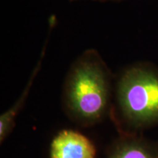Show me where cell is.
I'll list each match as a JSON object with an SVG mask.
<instances>
[{
    "label": "cell",
    "instance_id": "obj_1",
    "mask_svg": "<svg viewBox=\"0 0 158 158\" xmlns=\"http://www.w3.org/2000/svg\"><path fill=\"white\" fill-rule=\"evenodd\" d=\"M115 76L95 49L84 51L65 77L62 101L68 117L82 127L95 125L110 115Z\"/></svg>",
    "mask_w": 158,
    "mask_h": 158
},
{
    "label": "cell",
    "instance_id": "obj_2",
    "mask_svg": "<svg viewBox=\"0 0 158 158\" xmlns=\"http://www.w3.org/2000/svg\"><path fill=\"white\" fill-rule=\"evenodd\" d=\"M109 116L120 133L157 125L158 68L139 63L115 77Z\"/></svg>",
    "mask_w": 158,
    "mask_h": 158
},
{
    "label": "cell",
    "instance_id": "obj_3",
    "mask_svg": "<svg viewBox=\"0 0 158 158\" xmlns=\"http://www.w3.org/2000/svg\"><path fill=\"white\" fill-rule=\"evenodd\" d=\"M96 149L90 139L73 130H62L51 143L50 158H95Z\"/></svg>",
    "mask_w": 158,
    "mask_h": 158
},
{
    "label": "cell",
    "instance_id": "obj_4",
    "mask_svg": "<svg viewBox=\"0 0 158 158\" xmlns=\"http://www.w3.org/2000/svg\"><path fill=\"white\" fill-rule=\"evenodd\" d=\"M105 158H158V144L133 133H120Z\"/></svg>",
    "mask_w": 158,
    "mask_h": 158
},
{
    "label": "cell",
    "instance_id": "obj_5",
    "mask_svg": "<svg viewBox=\"0 0 158 158\" xmlns=\"http://www.w3.org/2000/svg\"><path fill=\"white\" fill-rule=\"evenodd\" d=\"M44 58V54H42L40 56L39 60L37 61L36 66L35 67L33 72L31 73L30 78L27 82V84L26 85L23 92L21 93V95L19 97L17 101L13 104L12 107L10 108L8 110H6L0 116V143H2V142L6 139V138L12 133L13 130L14 129L17 116L19 115V112L21 111V110L24 106L35 79L38 74L39 71L40 70L43 60Z\"/></svg>",
    "mask_w": 158,
    "mask_h": 158
},
{
    "label": "cell",
    "instance_id": "obj_6",
    "mask_svg": "<svg viewBox=\"0 0 158 158\" xmlns=\"http://www.w3.org/2000/svg\"><path fill=\"white\" fill-rule=\"evenodd\" d=\"M81 1V0H70V2H76ZM89 1L99 2H118L123 1V0H89Z\"/></svg>",
    "mask_w": 158,
    "mask_h": 158
}]
</instances>
